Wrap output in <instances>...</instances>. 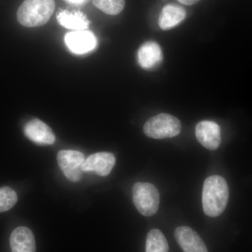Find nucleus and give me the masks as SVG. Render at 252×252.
<instances>
[{"mask_svg":"<svg viewBox=\"0 0 252 252\" xmlns=\"http://www.w3.org/2000/svg\"><path fill=\"white\" fill-rule=\"evenodd\" d=\"M229 199V188L223 177L212 175L204 182L203 189V211L210 217L220 216L224 211Z\"/></svg>","mask_w":252,"mask_h":252,"instance_id":"obj_1","label":"nucleus"},{"mask_svg":"<svg viewBox=\"0 0 252 252\" xmlns=\"http://www.w3.org/2000/svg\"><path fill=\"white\" fill-rule=\"evenodd\" d=\"M55 7L54 0H25L18 9V21L25 27H40L49 21Z\"/></svg>","mask_w":252,"mask_h":252,"instance_id":"obj_2","label":"nucleus"},{"mask_svg":"<svg viewBox=\"0 0 252 252\" xmlns=\"http://www.w3.org/2000/svg\"><path fill=\"white\" fill-rule=\"evenodd\" d=\"M182 124L177 118L168 114H160L150 118L144 126L146 135L156 140L170 138L180 133Z\"/></svg>","mask_w":252,"mask_h":252,"instance_id":"obj_3","label":"nucleus"},{"mask_svg":"<svg viewBox=\"0 0 252 252\" xmlns=\"http://www.w3.org/2000/svg\"><path fill=\"white\" fill-rule=\"evenodd\" d=\"M132 199L136 208L144 217H152L160 205L158 190L154 185L137 182L132 187Z\"/></svg>","mask_w":252,"mask_h":252,"instance_id":"obj_4","label":"nucleus"},{"mask_svg":"<svg viewBox=\"0 0 252 252\" xmlns=\"http://www.w3.org/2000/svg\"><path fill=\"white\" fill-rule=\"evenodd\" d=\"M60 169L71 182H77L81 180V165L85 160L84 154L78 151H60L57 156Z\"/></svg>","mask_w":252,"mask_h":252,"instance_id":"obj_5","label":"nucleus"},{"mask_svg":"<svg viewBox=\"0 0 252 252\" xmlns=\"http://www.w3.org/2000/svg\"><path fill=\"white\" fill-rule=\"evenodd\" d=\"M66 46L73 54H85L97 46V39L90 31H73L64 36Z\"/></svg>","mask_w":252,"mask_h":252,"instance_id":"obj_6","label":"nucleus"},{"mask_svg":"<svg viewBox=\"0 0 252 252\" xmlns=\"http://www.w3.org/2000/svg\"><path fill=\"white\" fill-rule=\"evenodd\" d=\"M195 136L199 143L210 151L216 150L221 142L220 126L210 121H203L197 124Z\"/></svg>","mask_w":252,"mask_h":252,"instance_id":"obj_7","label":"nucleus"},{"mask_svg":"<svg viewBox=\"0 0 252 252\" xmlns=\"http://www.w3.org/2000/svg\"><path fill=\"white\" fill-rule=\"evenodd\" d=\"M116 163L114 154L98 152L89 156L81 165L83 172H94L102 177L109 175Z\"/></svg>","mask_w":252,"mask_h":252,"instance_id":"obj_8","label":"nucleus"},{"mask_svg":"<svg viewBox=\"0 0 252 252\" xmlns=\"http://www.w3.org/2000/svg\"><path fill=\"white\" fill-rule=\"evenodd\" d=\"M175 238L184 252H208L200 235L189 226L176 228Z\"/></svg>","mask_w":252,"mask_h":252,"instance_id":"obj_9","label":"nucleus"},{"mask_svg":"<svg viewBox=\"0 0 252 252\" xmlns=\"http://www.w3.org/2000/svg\"><path fill=\"white\" fill-rule=\"evenodd\" d=\"M24 132L29 140L39 145H51L56 141L51 127L38 119L28 122L25 126Z\"/></svg>","mask_w":252,"mask_h":252,"instance_id":"obj_10","label":"nucleus"},{"mask_svg":"<svg viewBox=\"0 0 252 252\" xmlns=\"http://www.w3.org/2000/svg\"><path fill=\"white\" fill-rule=\"evenodd\" d=\"M137 59L139 64L143 69H153L162 62L161 49L155 41H147L139 49Z\"/></svg>","mask_w":252,"mask_h":252,"instance_id":"obj_11","label":"nucleus"},{"mask_svg":"<svg viewBox=\"0 0 252 252\" xmlns=\"http://www.w3.org/2000/svg\"><path fill=\"white\" fill-rule=\"evenodd\" d=\"M10 245L12 252H35L36 245L34 235L26 227H18L10 237Z\"/></svg>","mask_w":252,"mask_h":252,"instance_id":"obj_12","label":"nucleus"},{"mask_svg":"<svg viewBox=\"0 0 252 252\" xmlns=\"http://www.w3.org/2000/svg\"><path fill=\"white\" fill-rule=\"evenodd\" d=\"M187 11L177 4H167L162 8L158 25L162 31H168L178 26L186 18Z\"/></svg>","mask_w":252,"mask_h":252,"instance_id":"obj_13","label":"nucleus"},{"mask_svg":"<svg viewBox=\"0 0 252 252\" xmlns=\"http://www.w3.org/2000/svg\"><path fill=\"white\" fill-rule=\"evenodd\" d=\"M57 21L63 28L74 31H85L90 26V21L81 11H60L57 14Z\"/></svg>","mask_w":252,"mask_h":252,"instance_id":"obj_14","label":"nucleus"},{"mask_svg":"<svg viewBox=\"0 0 252 252\" xmlns=\"http://www.w3.org/2000/svg\"><path fill=\"white\" fill-rule=\"evenodd\" d=\"M169 246L165 235L160 230H151L146 240V252H168Z\"/></svg>","mask_w":252,"mask_h":252,"instance_id":"obj_15","label":"nucleus"},{"mask_svg":"<svg viewBox=\"0 0 252 252\" xmlns=\"http://www.w3.org/2000/svg\"><path fill=\"white\" fill-rule=\"evenodd\" d=\"M94 6L108 15L120 14L125 7V0H93Z\"/></svg>","mask_w":252,"mask_h":252,"instance_id":"obj_16","label":"nucleus"},{"mask_svg":"<svg viewBox=\"0 0 252 252\" xmlns=\"http://www.w3.org/2000/svg\"><path fill=\"white\" fill-rule=\"evenodd\" d=\"M18 196L16 191L9 187L0 188V212L11 210L17 203Z\"/></svg>","mask_w":252,"mask_h":252,"instance_id":"obj_17","label":"nucleus"},{"mask_svg":"<svg viewBox=\"0 0 252 252\" xmlns=\"http://www.w3.org/2000/svg\"><path fill=\"white\" fill-rule=\"evenodd\" d=\"M68 3L74 5H83L86 4L89 0H65Z\"/></svg>","mask_w":252,"mask_h":252,"instance_id":"obj_18","label":"nucleus"},{"mask_svg":"<svg viewBox=\"0 0 252 252\" xmlns=\"http://www.w3.org/2000/svg\"><path fill=\"white\" fill-rule=\"evenodd\" d=\"M180 3L185 5H193L198 3L200 0H178Z\"/></svg>","mask_w":252,"mask_h":252,"instance_id":"obj_19","label":"nucleus"}]
</instances>
